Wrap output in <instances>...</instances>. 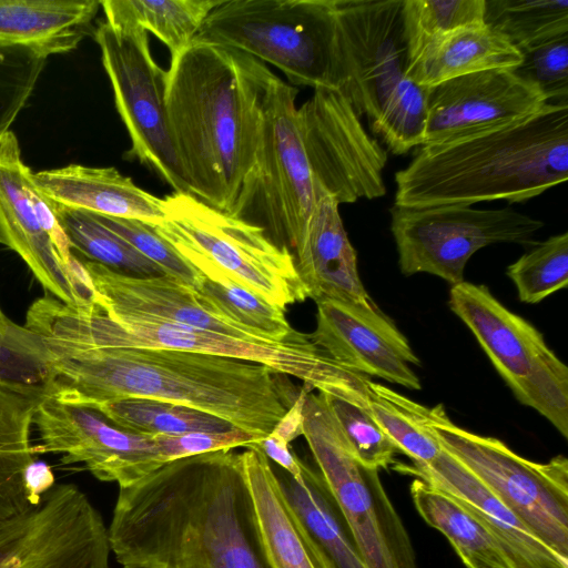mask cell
<instances>
[{
	"mask_svg": "<svg viewBox=\"0 0 568 568\" xmlns=\"http://www.w3.org/2000/svg\"><path fill=\"white\" fill-rule=\"evenodd\" d=\"M42 347L45 394L92 407L139 397L194 408L264 438L298 390L264 365L210 354L100 346L44 325H23Z\"/></svg>",
	"mask_w": 568,
	"mask_h": 568,
	"instance_id": "cell-1",
	"label": "cell"
},
{
	"mask_svg": "<svg viewBox=\"0 0 568 568\" xmlns=\"http://www.w3.org/2000/svg\"><path fill=\"white\" fill-rule=\"evenodd\" d=\"M108 538L123 568H268L232 449L174 459L119 487Z\"/></svg>",
	"mask_w": 568,
	"mask_h": 568,
	"instance_id": "cell-2",
	"label": "cell"
},
{
	"mask_svg": "<svg viewBox=\"0 0 568 568\" xmlns=\"http://www.w3.org/2000/svg\"><path fill=\"white\" fill-rule=\"evenodd\" d=\"M272 71L241 51L192 43L166 71V112L190 194L229 213L254 158Z\"/></svg>",
	"mask_w": 568,
	"mask_h": 568,
	"instance_id": "cell-3",
	"label": "cell"
},
{
	"mask_svg": "<svg viewBox=\"0 0 568 568\" xmlns=\"http://www.w3.org/2000/svg\"><path fill=\"white\" fill-rule=\"evenodd\" d=\"M568 179V102L546 103L517 122L420 145L395 173V205L521 203Z\"/></svg>",
	"mask_w": 568,
	"mask_h": 568,
	"instance_id": "cell-4",
	"label": "cell"
},
{
	"mask_svg": "<svg viewBox=\"0 0 568 568\" xmlns=\"http://www.w3.org/2000/svg\"><path fill=\"white\" fill-rule=\"evenodd\" d=\"M403 0H335V85L394 154L423 145L426 88L408 77Z\"/></svg>",
	"mask_w": 568,
	"mask_h": 568,
	"instance_id": "cell-5",
	"label": "cell"
},
{
	"mask_svg": "<svg viewBox=\"0 0 568 568\" xmlns=\"http://www.w3.org/2000/svg\"><path fill=\"white\" fill-rule=\"evenodd\" d=\"M48 324L93 345L164 348L210 354L261 364L274 373L296 377L318 393L366 406L368 377L334 362L308 335L266 343L199 329L154 318H110L95 303L87 307L51 300Z\"/></svg>",
	"mask_w": 568,
	"mask_h": 568,
	"instance_id": "cell-6",
	"label": "cell"
},
{
	"mask_svg": "<svg viewBox=\"0 0 568 568\" xmlns=\"http://www.w3.org/2000/svg\"><path fill=\"white\" fill-rule=\"evenodd\" d=\"M165 219L149 224L200 275L225 276L283 310L308 293L290 248L253 224L210 206L190 193L164 197Z\"/></svg>",
	"mask_w": 568,
	"mask_h": 568,
	"instance_id": "cell-7",
	"label": "cell"
},
{
	"mask_svg": "<svg viewBox=\"0 0 568 568\" xmlns=\"http://www.w3.org/2000/svg\"><path fill=\"white\" fill-rule=\"evenodd\" d=\"M192 43L246 53L296 85L336 90L335 0H221Z\"/></svg>",
	"mask_w": 568,
	"mask_h": 568,
	"instance_id": "cell-8",
	"label": "cell"
},
{
	"mask_svg": "<svg viewBox=\"0 0 568 568\" xmlns=\"http://www.w3.org/2000/svg\"><path fill=\"white\" fill-rule=\"evenodd\" d=\"M297 94L296 88L272 73L262 99L253 162L229 212L287 248L301 239L315 203L297 125Z\"/></svg>",
	"mask_w": 568,
	"mask_h": 568,
	"instance_id": "cell-9",
	"label": "cell"
},
{
	"mask_svg": "<svg viewBox=\"0 0 568 568\" xmlns=\"http://www.w3.org/2000/svg\"><path fill=\"white\" fill-rule=\"evenodd\" d=\"M320 475L368 568H417L402 519L378 470L356 458L324 394L308 393L303 434Z\"/></svg>",
	"mask_w": 568,
	"mask_h": 568,
	"instance_id": "cell-10",
	"label": "cell"
},
{
	"mask_svg": "<svg viewBox=\"0 0 568 568\" xmlns=\"http://www.w3.org/2000/svg\"><path fill=\"white\" fill-rule=\"evenodd\" d=\"M426 425L440 446L463 464L538 538L568 560V460L530 462L495 437L452 422L444 405L428 408Z\"/></svg>",
	"mask_w": 568,
	"mask_h": 568,
	"instance_id": "cell-11",
	"label": "cell"
},
{
	"mask_svg": "<svg viewBox=\"0 0 568 568\" xmlns=\"http://www.w3.org/2000/svg\"><path fill=\"white\" fill-rule=\"evenodd\" d=\"M449 307L470 329L515 397L568 437V368L544 335L485 285L452 286Z\"/></svg>",
	"mask_w": 568,
	"mask_h": 568,
	"instance_id": "cell-12",
	"label": "cell"
},
{
	"mask_svg": "<svg viewBox=\"0 0 568 568\" xmlns=\"http://www.w3.org/2000/svg\"><path fill=\"white\" fill-rule=\"evenodd\" d=\"M118 113L131 140L126 158L153 170L176 193H190L166 112V71L153 59L148 32L105 20L94 31Z\"/></svg>",
	"mask_w": 568,
	"mask_h": 568,
	"instance_id": "cell-13",
	"label": "cell"
},
{
	"mask_svg": "<svg viewBox=\"0 0 568 568\" xmlns=\"http://www.w3.org/2000/svg\"><path fill=\"white\" fill-rule=\"evenodd\" d=\"M390 232L400 272L428 273L455 286L464 282L468 260L478 250L499 243L530 247L544 227L541 220L511 206L480 210L466 205L405 207L393 205Z\"/></svg>",
	"mask_w": 568,
	"mask_h": 568,
	"instance_id": "cell-14",
	"label": "cell"
},
{
	"mask_svg": "<svg viewBox=\"0 0 568 568\" xmlns=\"http://www.w3.org/2000/svg\"><path fill=\"white\" fill-rule=\"evenodd\" d=\"M12 131L0 138V243L16 252L48 295L85 307L93 286L72 253L50 200L31 181Z\"/></svg>",
	"mask_w": 568,
	"mask_h": 568,
	"instance_id": "cell-15",
	"label": "cell"
},
{
	"mask_svg": "<svg viewBox=\"0 0 568 568\" xmlns=\"http://www.w3.org/2000/svg\"><path fill=\"white\" fill-rule=\"evenodd\" d=\"M108 527L74 484L0 525V568H110Z\"/></svg>",
	"mask_w": 568,
	"mask_h": 568,
	"instance_id": "cell-16",
	"label": "cell"
},
{
	"mask_svg": "<svg viewBox=\"0 0 568 568\" xmlns=\"http://www.w3.org/2000/svg\"><path fill=\"white\" fill-rule=\"evenodd\" d=\"M314 187L338 204L386 193L387 152L369 135L351 102L338 90L316 88L296 111Z\"/></svg>",
	"mask_w": 568,
	"mask_h": 568,
	"instance_id": "cell-17",
	"label": "cell"
},
{
	"mask_svg": "<svg viewBox=\"0 0 568 568\" xmlns=\"http://www.w3.org/2000/svg\"><path fill=\"white\" fill-rule=\"evenodd\" d=\"M40 444L34 456L61 454L62 465L82 464L97 479L124 487L165 460L153 435L123 429L93 408L44 396L34 414Z\"/></svg>",
	"mask_w": 568,
	"mask_h": 568,
	"instance_id": "cell-18",
	"label": "cell"
},
{
	"mask_svg": "<svg viewBox=\"0 0 568 568\" xmlns=\"http://www.w3.org/2000/svg\"><path fill=\"white\" fill-rule=\"evenodd\" d=\"M548 103L535 85L510 70L460 75L426 88L423 145L439 144L504 126Z\"/></svg>",
	"mask_w": 568,
	"mask_h": 568,
	"instance_id": "cell-19",
	"label": "cell"
},
{
	"mask_svg": "<svg viewBox=\"0 0 568 568\" xmlns=\"http://www.w3.org/2000/svg\"><path fill=\"white\" fill-rule=\"evenodd\" d=\"M316 327L310 338L338 365L409 389H420L412 366L420 361L394 321L377 305L316 301Z\"/></svg>",
	"mask_w": 568,
	"mask_h": 568,
	"instance_id": "cell-20",
	"label": "cell"
},
{
	"mask_svg": "<svg viewBox=\"0 0 568 568\" xmlns=\"http://www.w3.org/2000/svg\"><path fill=\"white\" fill-rule=\"evenodd\" d=\"M395 468L454 498L491 534L514 568H568V560L536 538L503 501L444 448L429 464L413 463Z\"/></svg>",
	"mask_w": 568,
	"mask_h": 568,
	"instance_id": "cell-21",
	"label": "cell"
},
{
	"mask_svg": "<svg viewBox=\"0 0 568 568\" xmlns=\"http://www.w3.org/2000/svg\"><path fill=\"white\" fill-rule=\"evenodd\" d=\"M314 195L312 214L293 248L308 298L376 305L361 281L356 251L344 229L339 204L318 187H314Z\"/></svg>",
	"mask_w": 568,
	"mask_h": 568,
	"instance_id": "cell-22",
	"label": "cell"
},
{
	"mask_svg": "<svg viewBox=\"0 0 568 568\" xmlns=\"http://www.w3.org/2000/svg\"><path fill=\"white\" fill-rule=\"evenodd\" d=\"M246 448L239 456L267 567L335 568L285 499L271 462L256 446Z\"/></svg>",
	"mask_w": 568,
	"mask_h": 568,
	"instance_id": "cell-23",
	"label": "cell"
},
{
	"mask_svg": "<svg viewBox=\"0 0 568 568\" xmlns=\"http://www.w3.org/2000/svg\"><path fill=\"white\" fill-rule=\"evenodd\" d=\"M31 181L42 195L64 206L149 224L165 219L164 199L142 190L115 168L69 164L31 172Z\"/></svg>",
	"mask_w": 568,
	"mask_h": 568,
	"instance_id": "cell-24",
	"label": "cell"
},
{
	"mask_svg": "<svg viewBox=\"0 0 568 568\" xmlns=\"http://www.w3.org/2000/svg\"><path fill=\"white\" fill-rule=\"evenodd\" d=\"M101 1L0 0V41L45 55L65 53L88 34Z\"/></svg>",
	"mask_w": 568,
	"mask_h": 568,
	"instance_id": "cell-25",
	"label": "cell"
},
{
	"mask_svg": "<svg viewBox=\"0 0 568 568\" xmlns=\"http://www.w3.org/2000/svg\"><path fill=\"white\" fill-rule=\"evenodd\" d=\"M521 62V53L487 23L453 31L430 43L408 64V77L428 88L460 75L506 69Z\"/></svg>",
	"mask_w": 568,
	"mask_h": 568,
	"instance_id": "cell-26",
	"label": "cell"
},
{
	"mask_svg": "<svg viewBox=\"0 0 568 568\" xmlns=\"http://www.w3.org/2000/svg\"><path fill=\"white\" fill-rule=\"evenodd\" d=\"M271 466L285 499L334 567L368 568L320 473L304 464L294 478Z\"/></svg>",
	"mask_w": 568,
	"mask_h": 568,
	"instance_id": "cell-27",
	"label": "cell"
},
{
	"mask_svg": "<svg viewBox=\"0 0 568 568\" xmlns=\"http://www.w3.org/2000/svg\"><path fill=\"white\" fill-rule=\"evenodd\" d=\"M410 495L422 518L446 536L467 568H514L491 534L449 495L418 478Z\"/></svg>",
	"mask_w": 568,
	"mask_h": 568,
	"instance_id": "cell-28",
	"label": "cell"
},
{
	"mask_svg": "<svg viewBox=\"0 0 568 568\" xmlns=\"http://www.w3.org/2000/svg\"><path fill=\"white\" fill-rule=\"evenodd\" d=\"M221 0H104L105 20L134 23L163 42L171 60L186 50Z\"/></svg>",
	"mask_w": 568,
	"mask_h": 568,
	"instance_id": "cell-29",
	"label": "cell"
},
{
	"mask_svg": "<svg viewBox=\"0 0 568 568\" xmlns=\"http://www.w3.org/2000/svg\"><path fill=\"white\" fill-rule=\"evenodd\" d=\"M50 202L70 248L88 261L133 276L164 275L159 266L104 226L92 213Z\"/></svg>",
	"mask_w": 568,
	"mask_h": 568,
	"instance_id": "cell-30",
	"label": "cell"
},
{
	"mask_svg": "<svg viewBox=\"0 0 568 568\" xmlns=\"http://www.w3.org/2000/svg\"><path fill=\"white\" fill-rule=\"evenodd\" d=\"M193 290L202 303L237 323L261 341L282 343L305 335L290 325L285 310L266 302L225 276L209 280L201 275Z\"/></svg>",
	"mask_w": 568,
	"mask_h": 568,
	"instance_id": "cell-31",
	"label": "cell"
},
{
	"mask_svg": "<svg viewBox=\"0 0 568 568\" xmlns=\"http://www.w3.org/2000/svg\"><path fill=\"white\" fill-rule=\"evenodd\" d=\"M367 388L366 409L397 450L413 463H432L443 448L426 425L428 407L371 379Z\"/></svg>",
	"mask_w": 568,
	"mask_h": 568,
	"instance_id": "cell-32",
	"label": "cell"
},
{
	"mask_svg": "<svg viewBox=\"0 0 568 568\" xmlns=\"http://www.w3.org/2000/svg\"><path fill=\"white\" fill-rule=\"evenodd\" d=\"M116 426L144 435H182L191 432H225L232 424L186 406L150 398H123L92 407Z\"/></svg>",
	"mask_w": 568,
	"mask_h": 568,
	"instance_id": "cell-33",
	"label": "cell"
},
{
	"mask_svg": "<svg viewBox=\"0 0 568 568\" xmlns=\"http://www.w3.org/2000/svg\"><path fill=\"white\" fill-rule=\"evenodd\" d=\"M485 1V23L518 50L568 33V0Z\"/></svg>",
	"mask_w": 568,
	"mask_h": 568,
	"instance_id": "cell-34",
	"label": "cell"
},
{
	"mask_svg": "<svg viewBox=\"0 0 568 568\" xmlns=\"http://www.w3.org/2000/svg\"><path fill=\"white\" fill-rule=\"evenodd\" d=\"M485 0H403V34L409 63L439 38L485 23Z\"/></svg>",
	"mask_w": 568,
	"mask_h": 568,
	"instance_id": "cell-35",
	"label": "cell"
},
{
	"mask_svg": "<svg viewBox=\"0 0 568 568\" xmlns=\"http://www.w3.org/2000/svg\"><path fill=\"white\" fill-rule=\"evenodd\" d=\"M523 303L536 304L568 284V233L537 242L506 271Z\"/></svg>",
	"mask_w": 568,
	"mask_h": 568,
	"instance_id": "cell-36",
	"label": "cell"
},
{
	"mask_svg": "<svg viewBox=\"0 0 568 568\" xmlns=\"http://www.w3.org/2000/svg\"><path fill=\"white\" fill-rule=\"evenodd\" d=\"M47 58L38 49L0 41V138L24 108Z\"/></svg>",
	"mask_w": 568,
	"mask_h": 568,
	"instance_id": "cell-37",
	"label": "cell"
},
{
	"mask_svg": "<svg viewBox=\"0 0 568 568\" xmlns=\"http://www.w3.org/2000/svg\"><path fill=\"white\" fill-rule=\"evenodd\" d=\"M352 450L371 469L387 468L397 448L367 409L352 402L324 394Z\"/></svg>",
	"mask_w": 568,
	"mask_h": 568,
	"instance_id": "cell-38",
	"label": "cell"
},
{
	"mask_svg": "<svg viewBox=\"0 0 568 568\" xmlns=\"http://www.w3.org/2000/svg\"><path fill=\"white\" fill-rule=\"evenodd\" d=\"M515 75L535 85L548 103L568 102V33L519 50Z\"/></svg>",
	"mask_w": 568,
	"mask_h": 568,
	"instance_id": "cell-39",
	"label": "cell"
},
{
	"mask_svg": "<svg viewBox=\"0 0 568 568\" xmlns=\"http://www.w3.org/2000/svg\"><path fill=\"white\" fill-rule=\"evenodd\" d=\"M92 214L104 226L121 236L143 256L159 266L164 275L192 288L197 285L201 277L200 273L158 235L148 223L133 219Z\"/></svg>",
	"mask_w": 568,
	"mask_h": 568,
	"instance_id": "cell-40",
	"label": "cell"
},
{
	"mask_svg": "<svg viewBox=\"0 0 568 568\" xmlns=\"http://www.w3.org/2000/svg\"><path fill=\"white\" fill-rule=\"evenodd\" d=\"M0 377L44 385L47 367L42 347L24 326L11 335L0 336Z\"/></svg>",
	"mask_w": 568,
	"mask_h": 568,
	"instance_id": "cell-41",
	"label": "cell"
},
{
	"mask_svg": "<svg viewBox=\"0 0 568 568\" xmlns=\"http://www.w3.org/2000/svg\"><path fill=\"white\" fill-rule=\"evenodd\" d=\"M165 463L189 456L247 447L260 436L234 428L225 432H191L182 435H153Z\"/></svg>",
	"mask_w": 568,
	"mask_h": 568,
	"instance_id": "cell-42",
	"label": "cell"
},
{
	"mask_svg": "<svg viewBox=\"0 0 568 568\" xmlns=\"http://www.w3.org/2000/svg\"><path fill=\"white\" fill-rule=\"evenodd\" d=\"M251 445L261 449L268 460H272L292 477L298 478L302 475L304 463L291 450L290 443L270 433Z\"/></svg>",
	"mask_w": 568,
	"mask_h": 568,
	"instance_id": "cell-43",
	"label": "cell"
},
{
	"mask_svg": "<svg viewBox=\"0 0 568 568\" xmlns=\"http://www.w3.org/2000/svg\"><path fill=\"white\" fill-rule=\"evenodd\" d=\"M22 479L31 506L38 505L41 496L55 485L51 466L44 460L36 458L24 467Z\"/></svg>",
	"mask_w": 568,
	"mask_h": 568,
	"instance_id": "cell-44",
	"label": "cell"
},
{
	"mask_svg": "<svg viewBox=\"0 0 568 568\" xmlns=\"http://www.w3.org/2000/svg\"><path fill=\"white\" fill-rule=\"evenodd\" d=\"M313 389L307 385L298 390L295 402L288 407L283 417L276 423L271 434L291 443L303 434V409L305 399Z\"/></svg>",
	"mask_w": 568,
	"mask_h": 568,
	"instance_id": "cell-45",
	"label": "cell"
},
{
	"mask_svg": "<svg viewBox=\"0 0 568 568\" xmlns=\"http://www.w3.org/2000/svg\"><path fill=\"white\" fill-rule=\"evenodd\" d=\"M21 326L12 323L0 307V336H8L16 333Z\"/></svg>",
	"mask_w": 568,
	"mask_h": 568,
	"instance_id": "cell-46",
	"label": "cell"
}]
</instances>
